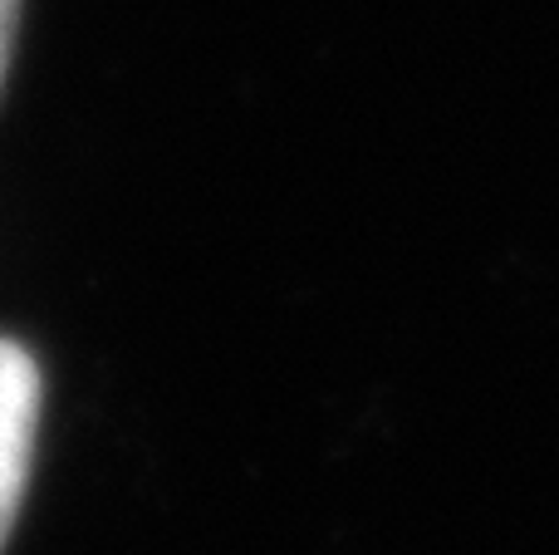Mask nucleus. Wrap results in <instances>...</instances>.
<instances>
[{"mask_svg": "<svg viewBox=\"0 0 559 555\" xmlns=\"http://www.w3.org/2000/svg\"><path fill=\"white\" fill-rule=\"evenodd\" d=\"M39 428V364L25 344L0 340V551L20 517Z\"/></svg>", "mask_w": 559, "mask_h": 555, "instance_id": "1", "label": "nucleus"}, {"mask_svg": "<svg viewBox=\"0 0 559 555\" xmlns=\"http://www.w3.org/2000/svg\"><path fill=\"white\" fill-rule=\"evenodd\" d=\"M15 25H20V0H0V84H5L10 49H15Z\"/></svg>", "mask_w": 559, "mask_h": 555, "instance_id": "2", "label": "nucleus"}]
</instances>
